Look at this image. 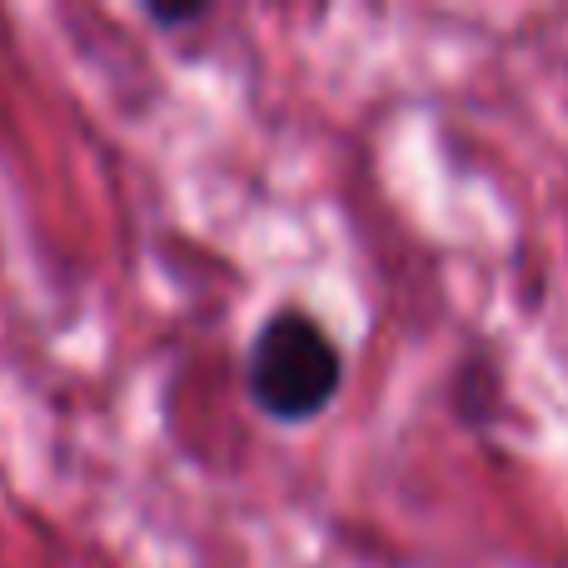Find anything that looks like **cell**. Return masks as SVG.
<instances>
[{
    "label": "cell",
    "instance_id": "1",
    "mask_svg": "<svg viewBox=\"0 0 568 568\" xmlns=\"http://www.w3.org/2000/svg\"><path fill=\"white\" fill-rule=\"evenodd\" d=\"M344 384V354L320 314L280 304L260 320L245 349V394L265 419L310 424L334 404Z\"/></svg>",
    "mask_w": 568,
    "mask_h": 568
},
{
    "label": "cell",
    "instance_id": "2",
    "mask_svg": "<svg viewBox=\"0 0 568 568\" xmlns=\"http://www.w3.org/2000/svg\"><path fill=\"white\" fill-rule=\"evenodd\" d=\"M145 16L155 20V26H195L200 16H210V10H205V6H185V10H165V6H150Z\"/></svg>",
    "mask_w": 568,
    "mask_h": 568
}]
</instances>
